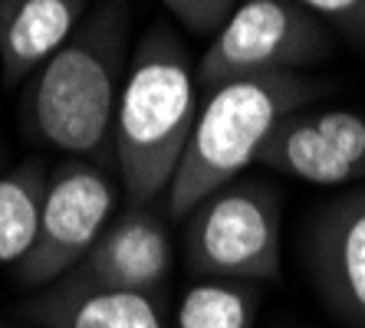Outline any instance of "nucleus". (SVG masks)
I'll return each instance as SVG.
<instances>
[{
	"label": "nucleus",
	"instance_id": "1",
	"mask_svg": "<svg viewBox=\"0 0 365 328\" xmlns=\"http://www.w3.org/2000/svg\"><path fill=\"white\" fill-rule=\"evenodd\" d=\"M132 0H96L26 85L24 118L36 142L66 158L115 164L112 125L128 69Z\"/></svg>",
	"mask_w": 365,
	"mask_h": 328
},
{
	"label": "nucleus",
	"instance_id": "2",
	"mask_svg": "<svg viewBox=\"0 0 365 328\" xmlns=\"http://www.w3.org/2000/svg\"><path fill=\"white\" fill-rule=\"evenodd\" d=\"M197 105L201 89L191 50L175 26L152 23L132 50L112 125V158L128 203L152 207L168 194Z\"/></svg>",
	"mask_w": 365,
	"mask_h": 328
},
{
	"label": "nucleus",
	"instance_id": "3",
	"mask_svg": "<svg viewBox=\"0 0 365 328\" xmlns=\"http://www.w3.org/2000/svg\"><path fill=\"white\" fill-rule=\"evenodd\" d=\"M326 92L329 83L306 73L234 79L204 92L185 158L165 194L168 213L175 220L187 217L207 194L244 177L260 161L283 118L316 105Z\"/></svg>",
	"mask_w": 365,
	"mask_h": 328
},
{
	"label": "nucleus",
	"instance_id": "4",
	"mask_svg": "<svg viewBox=\"0 0 365 328\" xmlns=\"http://www.w3.org/2000/svg\"><path fill=\"white\" fill-rule=\"evenodd\" d=\"M185 266L197 279L270 286L283 266V194L244 174L207 194L185 217Z\"/></svg>",
	"mask_w": 365,
	"mask_h": 328
},
{
	"label": "nucleus",
	"instance_id": "5",
	"mask_svg": "<svg viewBox=\"0 0 365 328\" xmlns=\"http://www.w3.org/2000/svg\"><path fill=\"white\" fill-rule=\"evenodd\" d=\"M336 53V33L297 0H240L197 59V89L273 73H303Z\"/></svg>",
	"mask_w": 365,
	"mask_h": 328
},
{
	"label": "nucleus",
	"instance_id": "6",
	"mask_svg": "<svg viewBox=\"0 0 365 328\" xmlns=\"http://www.w3.org/2000/svg\"><path fill=\"white\" fill-rule=\"evenodd\" d=\"M112 211L115 184L109 171L83 158H66L56 164L46 177L34 243L14 263L17 286L40 292L69 276L112 223Z\"/></svg>",
	"mask_w": 365,
	"mask_h": 328
},
{
	"label": "nucleus",
	"instance_id": "7",
	"mask_svg": "<svg viewBox=\"0 0 365 328\" xmlns=\"http://www.w3.org/2000/svg\"><path fill=\"white\" fill-rule=\"evenodd\" d=\"M303 270L346 328H365V184L323 201L303 227Z\"/></svg>",
	"mask_w": 365,
	"mask_h": 328
},
{
	"label": "nucleus",
	"instance_id": "8",
	"mask_svg": "<svg viewBox=\"0 0 365 328\" xmlns=\"http://www.w3.org/2000/svg\"><path fill=\"white\" fill-rule=\"evenodd\" d=\"M267 171L316 187H356L365 181V115L352 109L293 112L273 132L260 161Z\"/></svg>",
	"mask_w": 365,
	"mask_h": 328
},
{
	"label": "nucleus",
	"instance_id": "9",
	"mask_svg": "<svg viewBox=\"0 0 365 328\" xmlns=\"http://www.w3.org/2000/svg\"><path fill=\"white\" fill-rule=\"evenodd\" d=\"M171 263L175 253H171V233L165 220L152 207L128 203V211L102 230L89 256L73 273L93 279L99 286L158 299L168 286Z\"/></svg>",
	"mask_w": 365,
	"mask_h": 328
},
{
	"label": "nucleus",
	"instance_id": "10",
	"mask_svg": "<svg viewBox=\"0 0 365 328\" xmlns=\"http://www.w3.org/2000/svg\"><path fill=\"white\" fill-rule=\"evenodd\" d=\"M40 328H168L152 295L122 292L69 273L24 305Z\"/></svg>",
	"mask_w": 365,
	"mask_h": 328
},
{
	"label": "nucleus",
	"instance_id": "11",
	"mask_svg": "<svg viewBox=\"0 0 365 328\" xmlns=\"http://www.w3.org/2000/svg\"><path fill=\"white\" fill-rule=\"evenodd\" d=\"M93 0H0V73L20 85L73 36Z\"/></svg>",
	"mask_w": 365,
	"mask_h": 328
},
{
	"label": "nucleus",
	"instance_id": "12",
	"mask_svg": "<svg viewBox=\"0 0 365 328\" xmlns=\"http://www.w3.org/2000/svg\"><path fill=\"white\" fill-rule=\"evenodd\" d=\"M264 286L240 279H195L181 292L171 328H257Z\"/></svg>",
	"mask_w": 365,
	"mask_h": 328
},
{
	"label": "nucleus",
	"instance_id": "13",
	"mask_svg": "<svg viewBox=\"0 0 365 328\" xmlns=\"http://www.w3.org/2000/svg\"><path fill=\"white\" fill-rule=\"evenodd\" d=\"M46 177L50 171L40 158L0 174V266H14L34 243Z\"/></svg>",
	"mask_w": 365,
	"mask_h": 328
},
{
	"label": "nucleus",
	"instance_id": "14",
	"mask_svg": "<svg viewBox=\"0 0 365 328\" xmlns=\"http://www.w3.org/2000/svg\"><path fill=\"white\" fill-rule=\"evenodd\" d=\"M313 17H319L332 33L365 50V0H297Z\"/></svg>",
	"mask_w": 365,
	"mask_h": 328
},
{
	"label": "nucleus",
	"instance_id": "15",
	"mask_svg": "<svg viewBox=\"0 0 365 328\" xmlns=\"http://www.w3.org/2000/svg\"><path fill=\"white\" fill-rule=\"evenodd\" d=\"M162 4L185 30H191L197 36H214L240 0H162Z\"/></svg>",
	"mask_w": 365,
	"mask_h": 328
},
{
	"label": "nucleus",
	"instance_id": "16",
	"mask_svg": "<svg viewBox=\"0 0 365 328\" xmlns=\"http://www.w3.org/2000/svg\"><path fill=\"white\" fill-rule=\"evenodd\" d=\"M4 161H7V142L0 135V174H4Z\"/></svg>",
	"mask_w": 365,
	"mask_h": 328
},
{
	"label": "nucleus",
	"instance_id": "17",
	"mask_svg": "<svg viewBox=\"0 0 365 328\" xmlns=\"http://www.w3.org/2000/svg\"><path fill=\"white\" fill-rule=\"evenodd\" d=\"M0 328H14V325H0Z\"/></svg>",
	"mask_w": 365,
	"mask_h": 328
}]
</instances>
